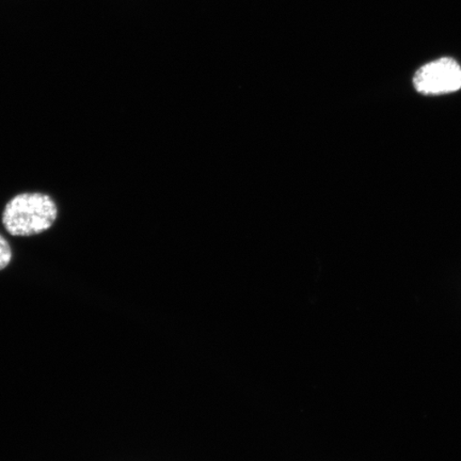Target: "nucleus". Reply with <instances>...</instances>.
<instances>
[{
	"mask_svg": "<svg viewBox=\"0 0 461 461\" xmlns=\"http://www.w3.org/2000/svg\"><path fill=\"white\" fill-rule=\"evenodd\" d=\"M413 86L424 95L453 94L461 89V67L452 58L426 63L414 74Z\"/></svg>",
	"mask_w": 461,
	"mask_h": 461,
	"instance_id": "f03ea898",
	"label": "nucleus"
},
{
	"mask_svg": "<svg viewBox=\"0 0 461 461\" xmlns=\"http://www.w3.org/2000/svg\"><path fill=\"white\" fill-rule=\"evenodd\" d=\"M57 215V205L50 195L21 194L5 205L3 224L13 236H33L53 226Z\"/></svg>",
	"mask_w": 461,
	"mask_h": 461,
	"instance_id": "f257e3e1",
	"label": "nucleus"
},
{
	"mask_svg": "<svg viewBox=\"0 0 461 461\" xmlns=\"http://www.w3.org/2000/svg\"><path fill=\"white\" fill-rule=\"evenodd\" d=\"M13 259V250L2 234H0V270L9 267Z\"/></svg>",
	"mask_w": 461,
	"mask_h": 461,
	"instance_id": "7ed1b4c3",
	"label": "nucleus"
}]
</instances>
